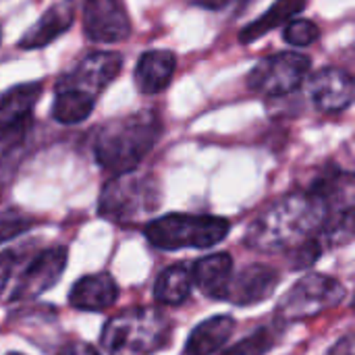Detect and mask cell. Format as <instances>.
<instances>
[{"label":"cell","instance_id":"obj_1","mask_svg":"<svg viewBox=\"0 0 355 355\" xmlns=\"http://www.w3.org/2000/svg\"><path fill=\"white\" fill-rule=\"evenodd\" d=\"M331 214L335 212L308 189L289 193L256 216L243 241L248 248L262 254L293 250L318 233Z\"/></svg>","mask_w":355,"mask_h":355},{"label":"cell","instance_id":"obj_2","mask_svg":"<svg viewBox=\"0 0 355 355\" xmlns=\"http://www.w3.org/2000/svg\"><path fill=\"white\" fill-rule=\"evenodd\" d=\"M160 135L162 121L156 110L148 108L116 116L100 127L94 141V156L108 173H133L154 150Z\"/></svg>","mask_w":355,"mask_h":355},{"label":"cell","instance_id":"obj_3","mask_svg":"<svg viewBox=\"0 0 355 355\" xmlns=\"http://www.w3.org/2000/svg\"><path fill=\"white\" fill-rule=\"evenodd\" d=\"M171 333L173 324L164 312L137 306L106 322L100 345L108 355H152L168 345Z\"/></svg>","mask_w":355,"mask_h":355},{"label":"cell","instance_id":"obj_4","mask_svg":"<svg viewBox=\"0 0 355 355\" xmlns=\"http://www.w3.org/2000/svg\"><path fill=\"white\" fill-rule=\"evenodd\" d=\"M231 231V223L223 216L173 212L150 220L144 229L148 241L158 250H206L220 243Z\"/></svg>","mask_w":355,"mask_h":355},{"label":"cell","instance_id":"obj_5","mask_svg":"<svg viewBox=\"0 0 355 355\" xmlns=\"http://www.w3.org/2000/svg\"><path fill=\"white\" fill-rule=\"evenodd\" d=\"M158 208V189L154 179L135 173L114 175L100 193L98 214L114 225H131Z\"/></svg>","mask_w":355,"mask_h":355},{"label":"cell","instance_id":"obj_6","mask_svg":"<svg viewBox=\"0 0 355 355\" xmlns=\"http://www.w3.org/2000/svg\"><path fill=\"white\" fill-rule=\"evenodd\" d=\"M345 287L327 275L310 272L302 277L279 302L277 322H302L320 316L322 312L339 306L345 300Z\"/></svg>","mask_w":355,"mask_h":355},{"label":"cell","instance_id":"obj_7","mask_svg":"<svg viewBox=\"0 0 355 355\" xmlns=\"http://www.w3.org/2000/svg\"><path fill=\"white\" fill-rule=\"evenodd\" d=\"M310 56L297 50H285L262 58L248 75V87L256 94L279 98L302 87L310 73Z\"/></svg>","mask_w":355,"mask_h":355},{"label":"cell","instance_id":"obj_8","mask_svg":"<svg viewBox=\"0 0 355 355\" xmlns=\"http://www.w3.org/2000/svg\"><path fill=\"white\" fill-rule=\"evenodd\" d=\"M121 67H123V56L119 52L98 50L87 54L71 73L60 77L56 87L75 89L98 100V96L119 77Z\"/></svg>","mask_w":355,"mask_h":355},{"label":"cell","instance_id":"obj_9","mask_svg":"<svg viewBox=\"0 0 355 355\" xmlns=\"http://www.w3.org/2000/svg\"><path fill=\"white\" fill-rule=\"evenodd\" d=\"M67 260H69V252L64 245H54L48 248L44 252H40L29 266L23 270V275L19 277L12 293H10V302H29L40 297L42 293H46L50 287H54L64 268H67Z\"/></svg>","mask_w":355,"mask_h":355},{"label":"cell","instance_id":"obj_10","mask_svg":"<svg viewBox=\"0 0 355 355\" xmlns=\"http://www.w3.org/2000/svg\"><path fill=\"white\" fill-rule=\"evenodd\" d=\"M83 31L96 44H119L131 35V19L123 0H85Z\"/></svg>","mask_w":355,"mask_h":355},{"label":"cell","instance_id":"obj_11","mask_svg":"<svg viewBox=\"0 0 355 355\" xmlns=\"http://www.w3.org/2000/svg\"><path fill=\"white\" fill-rule=\"evenodd\" d=\"M310 96L320 112H343L354 102V77L339 67H327L310 79Z\"/></svg>","mask_w":355,"mask_h":355},{"label":"cell","instance_id":"obj_12","mask_svg":"<svg viewBox=\"0 0 355 355\" xmlns=\"http://www.w3.org/2000/svg\"><path fill=\"white\" fill-rule=\"evenodd\" d=\"M281 283V275L268 264H250L231 277L225 300L235 306H254L266 302Z\"/></svg>","mask_w":355,"mask_h":355},{"label":"cell","instance_id":"obj_13","mask_svg":"<svg viewBox=\"0 0 355 355\" xmlns=\"http://www.w3.org/2000/svg\"><path fill=\"white\" fill-rule=\"evenodd\" d=\"M75 21V0H60L52 4L19 40L21 50H37L60 37Z\"/></svg>","mask_w":355,"mask_h":355},{"label":"cell","instance_id":"obj_14","mask_svg":"<svg viewBox=\"0 0 355 355\" xmlns=\"http://www.w3.org/2000/svg\"><path fill=\"white\" fill-rule=\"evenodd\" d=\"M119 300V287L108 272L81 277L69 293V304L81 312H104Z\"/></svg>","mask_w":355,"mask_h":355},{"label":"cell","instance_id":"obj_15","mask_svg":"<svg viewBox=\"0 0 355 355\" xmlns=\"http://www.w3.org/2000/svg\"><path fill=\"white\" fill-rule=\"evenodd\" d=\"M42 81H29L12 85L0 94V133L31 121V112L42 96Z\"/></svg>","mask_w":355,"mask_h":355},{"label":"cell","instance_id":"obj_16","mask_svg":"<svg viewBox=\"0 0 355 355\" xmlns=\"http://www.w3.org/2000/svg\"><path fill=\"white\" fill-rule=\"evenodd\" d=\"M177 69V56L171 50H148L135 67V85L141 94L154 96L171 85Z\"/></svg>","mask_w":355,"mask_h":355},{"label":"cell","instance_id":"obj_17","mask_svg":"<svg viewBox=\"0 0 355 355\" xmlns=\"http://www.w3.org/2000/svg\"><path fill=\"white\" fill-rule=\"evenodd\" d=\"M191 283L210 300H225L231 277H233V258L223 254H210L200 258L189 270Z\"/></svg>","mask_w":355,"mask_h":355},{"label":"cell","instance_id":"obj_18","mask_svg":"<svg viewBox=\"0 0 355 355\" xmlns=\"http://www.w3.org/2000/svg\"><path fill=\"white\" fill-rule=\"evenodd\" d=\"M235 318L233 316H212L204 322H200L187 343H185V355H214L218 354L227 341L233 337L235 333Z\"/></svg>","mask_w":355,"mask_h":355},{"label":"cell","instance_id":"obj_19","mask_svg":"<svg viewBox=\"0 0 355 355\" xmlns=\"http://www.w3.org/2000/svg\"><path fill=\"white\" fill-rule=\"evenodd\" d=\"M308 0H277L260 19L252 21L250 25H245L239 33L241 44H250L256 42L260 37H264L268 31H272L275 27H281L285 23H289L295 15H300L306 8Z\"/></svg>","mask_w":355,"mask_h":355},{"label":"cell","instance_id":"obj_20","mask_svg":"<svg viewBox=\"0 0 355 355\" xmlns=\"http://www.w3.org/2000/svg\"><path fill=\"white\" fill-rule=\"evenodd\" d=\"M191 275L185 264L168 266L154 283V297L162 306H181L191 295Z\"/></svg>","mask_w":355,"mask_h":355},{"label":"cell","instance_id":"obj_21","mask_svg":"<svg viewBox=\"0 0 355 355\" xmlns=\"http://www.w3.org/2000/svg\"><path fill=\"white\" fill-rule=\"evenodd\" d=\"M96 100L75 89L56 87V96L52 102V119L62 125H77L83 123L94 112Z\"/></svg>","mask_w":355,"mask_h":355},{"label":"cell","instance_id":"obj_22","mask_svg":"<svg viewBox=\"0 0 355 355\" xmlns=\"http://www.w3.org/2000/svg\"><path fill=\"white\" fill-rule=\"evenodd\" d=\"M277 337H279V333H277L275 324L260 327L258 331L248 335L243 341H239L233 347L225 349L223 355H264L275 347Z\"/></svg>","mask_w":355,"mask_h":355},{"label":"cell","instance_id":"obj_23","mask_svg":"<svg viewBox=\"0 0 355 355\" xmlns=\"http://www.w3.org/2000/svg\"><path fill=\"white\" fill-rule=\"evenodd\" d=\"M318 35H320L318 25L308 19H291L283 31V40L293 48H306V46L314 44L318 40Z\"/></svg>","mask_w":355,"mask_h":355},{"label":"cell","instance_id":"obj_24","mask_svg":"<svg viewBox=\"0 0 355 355\" xmlns=\"http://www.w3.org/2000/svg\"><path fill=\"white\" fill-rule=\"evenodd\" d=\"M33 225L35 220L19 210H0V243L23 235Z\"/></svg>","mask_w":355,"mask_h":355},{"label":"cell","instance_id":"obj_25","mask_svg":"<svg viewBox=\"0 0 355 355\" xmlns=\"http://www.w3.org/2000/svg\"><path fill=\"white\" fill-rule=\"evenodd\" d=\"M17 254H19V250L0 252V293H2V289L6 287V283H8L12 270H15L17 264H19V256H17Z\"/></svg>","mask_w":355,"mask_h":355},{"label":"cell","instance_id":"obj_26","mask_svg":"<svg viewBox=\"0 0 355 355\" xmlns=\"http://www.w3.org/2000/svg\"><path fill=\"white\" fill-rule=\"evenodd\" d=\"M56 355H100L96 352V347H92L89 343H83V341H73V343H67L60 352Z\"/></svg>","mask_w":355,"mask_h":355},{"label":"cell","instance_id":"obj_27","mask_svg":"<svg viewBox=\"0 0 355 355\" xmlns=\"http://www.w3.org/2000/svg\"><path fill=\"white\" fill-rule=\"evenodd\" d=\"M329 355H355L354 337H352V335L343 337V339L329 352Z\"/></svg>","mask_w":355,"mask_h":355},{"label":"cell","instance_id":"obj_28","mask_svg":"<svg viewBox=\"0 0 355 355\" xmlns=\"http://www.w3.org/2000/svg\"><path fill=\"white\" fill-rule=\"evenodd\" d=\"M231 0H191V4L208 8V10H223Z\"/></svg>","mask_w":355,"mask_h":355},{"label":"cell","instance_id":"obj_29","mask_svg":"<svg viewBox=\"0 0 355 355\" xmlns=\"http://www.w3.org/2000/svg\"><path fill=\"white\" fill-rule=\"evenodd\" d=\"M8 355H23V354H17V352H15V354H8Z\"/></svg>","mask_w":355,"mask_h":355},{"label":"cell","instance_id":"obj_30","mask_svg":"<svg viewBox=\"0 0 355 355\" xmlns=\"http://www.w3.org/2000/svg\"><path fill=\"white\" fill-rule=\"evenodd\" d=\"M0 40H2V29H0Z\"/></svg>","mask_w":355,"mask_h":355}]
</instances>
